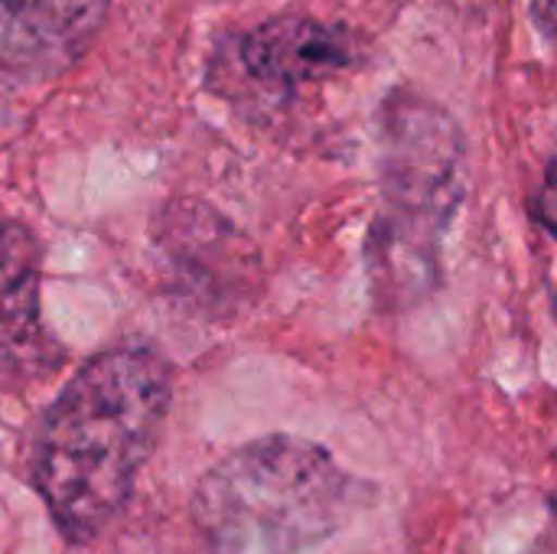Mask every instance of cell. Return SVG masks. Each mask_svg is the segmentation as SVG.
Here are the masks:
<instances>
[{"label": "cell", "mask_w": 557, "mask_h": 554, "mask_svg": "<svg viewBox=\"0 0 557 554\" xmlns=\"http://www.w3.org/2000/svg\"><path fill=\"white\" fill-rule=\"evenodd\" d=\"M170 366L140 346L88 359L39 418L33 483L59 532L72 542L101 535L150 460L166 411Z\"/></svg>", "instance_id": "obj_1"}, {"label": "cell", "mask_w": 557, "mask_h": 554, "mask_svg": "<svg viewBox=\"0 0 557 554\" xmlns=\"http://www.w3.org/2000/svg\"><path fill=\"white\" fill-rule=\"evenodd\" d=\"M369 493L326 447L271 434L199 480L193 526L209 554H304L339 532Z\"/></svg>", "instance_id": "obj_2"}, {"label": "cell", "mask_w": 557, "mask_h": 554, "mask_svg": "<svg viewBox=\"0 0 557 554\" xmlns=\"http://www.w3.org/2000/svg\"><path fill=\"white\" fill-rule=\"evenodd\" d=\"M382 202L369 232L372 287L408 304L434 287L441 242L467 193L460 124L418 91H395L379 121Z\"/></svg>", "instance_id": "obj_3"}, {"label": "cell", "mask_w": 557, "mask_h": 554, "mask_svg": "<svg viewBox=\"0 0 557 554\" xmlns=\"http://www.w3.org/2000/svg\"><path fill=\"white\" fill-rule=\"evenodd\" d=\"M111 0H0V147L82 62Z\"/></svg>", "instance_id": "obj_4"}, {"label": "cell", "mask_w": 557, "mask_h": 554, "mask_svg": "<svg viewBox=\"0 0 557 554\" xmlns=\"http://www.w3.org/2000/svg\"><path fill=\"white\" fill-rule=\"evenodd\" d=\"M242 75L268 95L287 98L307 85H323L362 62V46L346 26L310 16H274L238 39Z\"/></svg>", "instance_id": "obj_5"}, {"label": "cell", "mask_w": 557, "mask_h": 554, "mask_svg": "<svg viewBox=\"0 0 557 554\" xmlns=\"http://www.w3.org/2000/svg\"><path fill=\"white\" fill-rule=\"evenodd\" d=\"M39 248L20 225H0V353L36 333Z\"/></svg>", "instance_id": "obj_6"}]
</instances>
